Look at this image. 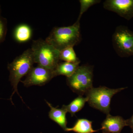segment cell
<instances>
[{
	"instance_id": "obj_1",
	"label": "cell",
	"mask_w": 133,
	"mask_h": 133,
	"mask_svg": "<svg viewBox=\"0 0 133 133\" xmlns=\"http://www.w3.org/2000/svg\"><path fill=\"white\" fill-rule=\"evenodd\" d=\"M81 40L80 21H77L71 26L54 28L45 41L60 51L78 45Z\"/></svg>"
},
{
	"instance_id": "obj_8",
	"label": "cell",
	"mask_w": 133,
	"mask_h": 133,
	"mask_svg": "<svg viewBox=\"0 0 133 133\" xmlns=\"http://www.w3.org/2000/svg\"><path fill=\"white\" fill-rule=\"evenodd\" d=\"M103 7L128 21L133 17V0H106Z\"/></svg>"
},
{
	"instance_id": "obj_17",
	"label": "cell",
	"mask_w": 133,
	"mask_h": 133,
	"mask_svg": "<svg viewBox=\"0 0 133 133\" xmlns=\"http://www.w3.org/2000/svg\"><path fill=\"white\" fill-rule=\"evenodd\" d=\"M126 121L127 126H129L132 129V132L133 133V115L130 119Z\"/></svg>"
},
{
	"instance_id": "obj_10",
	"label": "cell",
	"mask_w": 133,
	"mask_h": 133,
	"mask_svg": "<svg viewBox=\"0 0 133 133\" xmlns=\"http://www.w3.org/2000/svg\"><path fill=\"white\" fill-rule=\"evenodd\" d=\"M45 101L50 109L49 114L50 118L56 122L65 130L67 128V121L66 118L67 112L63 108L59 109L53 107L51 104L47 101Z\"/></svg>"
},
{
	"instance_id": "obj_14",
	"label": "cell",
	"mask_w": 133,
	"mask_h": 133,
	"mask_svg": "<svg viewBox=\"0 0 133 133\" xmlns=\"http://www.w3.org/2000/svg\"><path fill=\"white\" fill-rule=\"evenodd\" d=\"M31 34L32 31L29 26L26 24H21L15 30V37L19 42H26L30 39Z\"/></svg>"
},
{
	"instance_id": "obj_18",
	"label": "cell",
	"mask_w": 133,
	"mask_h": 133,
	"mask_svg": "<svg viewBox=\"0 0 133 133\" xmlns=\"http://www.w3.org/2000/svg\"><path fill=\"white\" fill-rule=\"evenodd\" d=\"M4 34V27L2 22L0 21V39L2 38Z\"/></svg>"
},
{
	"instance_id": "obj_12",
	"label": "cell",
	"mask_w": 133,
	"mask_h": 133,
	"mask_svg": "<svg viewBox=\"0 0 133 133\" xmlns=\"http://www.w3.org/2000/svg\"><path fill=\"white\" fill-rule=\"evenodd\" d=\"M92 124V122L87 119H78L72 127L67 128L65 131H72L77 133H93L98 131L97 130H94Z\"/></svg>"
},
{
	"instance_id": "obj_16",
	"label": "cell",
	"mask_w": 133,
	"mask_h": 133,
	"mask_svg": "<svg viewBox=\"0 0 133 133\" xmlns=\"http://www.w3.org/2000/svg\"><path fill=\"white\" fill-rule=\"evenodd\" d=\"M80 4V9L78 18L77 21H80V19L83 14L93 5L99 3L100 0H80L79 1Z\"/></svg>"
},
{
	"instance_id": "obj_4",
	"label": "cell",
	"mask_w": 133,
	"mask_h": 133,
	"mask_svg": "<svg viewBox=\"0 0 133 133\" xmlns=\"http://www.w3.org/2000/svg\"><path fill=\"white\" fill-rule=\"evenodd\" d=\"M93 68L88 64L79 66L74 74L67 78L68 85L80 96L85 94L93 88Z\"/></svg>"
},
{
	"instance_id": "obj_11",
	"label": "cell",
	"mask_w": 133,
	"mask_h": 133,
	"mask_svg": "<svg viewBox=\"0 0 133 133\" xmlns=\"http://www.w3.org/2000/svg\"><path fill=\"white\" fill-rule=\"evenodd\" d=\"M80 62L72 63L67 62H59L56 69L53 71L54 77L57 76H64L69 77L72 75L78 67Z\"/></svg>"
},
{
	"instance_id": "obj_5",
	"label": "cell",
	"mask_w": 133,
	"mask_h": 133,
	"mask_svg": "<svg viewBox=\"0 0 133 133\" xmlns=\"http://www.w3.org/2000/svg\"><path fill=\"white\" fill-rule=\"evenodd\" d=\"M125 88L111 89L105 87L92 88L86 94L87 102L91 107L105 114H109L113 96Z\"/></svg>"
},
{
	"instance_id": "obj_3",
	"label": "cell",
	"mask_w": 133,
	"mask_h": 133,
	"mask_svg": "<svg viewBox=\"0 0 133 133\" xmlns=\"http://www.w3.org/2000/svg\"><path fill=\"white\" fill-rule=\"evenodd\" d=\"M34 63H35L32 51L31 49H29L8 65V68L10 73V80L14 89V91L10 97L11 100L12 96L15 92L21 97L22 100V98L18 92L17 86L23 77L28 75L31 70Z\"/></svg>"
},
{
	"instance_id": "obj_7",
	"label": "cell",
	"mask_w": 133,
	"mask_h": 133,
	"mask_svg": "<svg viewBox=\"0 0 133 133\" xmlns=\"http://www.w3.org/2000/svg\"><path fill=\"white\" fill-rule=\"evenodd\" d=\"M54 77L53 71L37 65L33 67L23 81H21L26 87L33 85L42 86Z\"/></svg>"
},
{
	"instance_id": "obj_2",
	"label": "cell",
	"mask_w": 133,
	"mask_h": 133,
	"mask_svg": "<svg viewBox=\"0 0 133 133\" xmlns=\"http://www.w3.org/2000/svg\"><path fill=\"white\" fill-rule=\"evenodd\" d=\"M35 63L53 71L60 62V51L45 40L33 41L31 48Z\"/></svg>"
},
{
	"instance_id": "obj_9",
	"label": "cell",
	"mask_w": 133,
	"mask_h": 133,
	"mask_svg": "<svg viewBox=\"0 0 133 133\" xmlns=\"http://www.w3.org/2000/svg\"><path fill=\"white\" fill-rule=\"evenodd\" d=\"M103 133H120L127 126L126 121L120 116H113L109 114L101 124Z\"/></svg>"
},
{
	"instance_id": "obj_15",
	"label": "cell",
	"mask_w": 133,
	"mask_h": 133,
	"mask_svg": "<svg viewBox=\"0 0 133 133\" xmlns=\"http://www.w3.org/2000/svg\"><path fill=\"white\" fill-rule=\"evenodd\" d=\"M73 48V47H67L61 51L59 54L60 60L69 63L80 62Z\"/></svg>"
},
{
	"instance_id": "obj_13",
	"label": "cell",
	"mask_w": 133,
	"mask_h": 133,
	"mask_svg": "<svg viewBox=\"0 0 133 133\" xmlns=\"http://www.w3.org/2000/svg\"><path fill=\"white\" fill-rule=\"evenodd\" d=\"M87 102L86 97H83V96L79 95L78 97L73 100L69 105H63L62 108L69 112L71 116H74L76 113L80 111L84 106L85 103Z\"/></svg>"
},
{
	"instance_id": "obj_6",
	"label": "cell",
	"mask_w": 133,
	"mask_h": 133,
	"mask_svg": "<svg viewBox=\"0 0 133 133\" xmlns=\"http://www.w3.org/2000/svg\"><path fill=\"white\" fill-rule=\"evenodd\" d=\"M113 45L118 55L121 57L133 56V31L124 26L116 28L112 37Z\"/></svg>"
}]
</instances>
